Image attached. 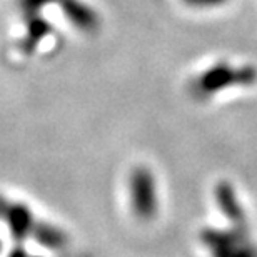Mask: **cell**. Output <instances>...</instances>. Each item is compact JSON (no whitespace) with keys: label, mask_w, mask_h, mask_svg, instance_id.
Masks as SVG:
<instances>
[{"label":"cell","mask_w":257,"mask_h":257,"mask_svg":"<svg viewBox=\"0 0 257 257\" xmlns=\"http://www.w3.org/2000/svg\"><path fill=\"white\" fill-rule=\"evenodd\" d=\"M182 2L194 9H214L224 5L227 0H182Z\"/></svg>","instance_id":"cell-9"},{"label":"cell","mask_w":257,"mask_h":257,"mask_svg":"<svg viewBox=\"0 0 257 257\" xmlns=\"http://www.w3.org/2000/svg\"><path fill=\"white\" fill-rule=\"evenodd\" d=\"M52 2H57V0H20V7L25 10V14H37V10L40 7L47 4H52Z\"/></svg>","instance_id":"cell-8"},{"label":"cell","mask_w":257,"mask_h":257,"mask_svg":"<svg viewBox=\"0 0 257 257\" xmlns=\"http://www.w3.org/2000/svg\"><path fill=\"white\" fill-rule=\"evenodd\" d=\"M200 240L210 252L217 255H242L254 254L252 249H247L244 232L239 229L232 230H217V229H204L200 232Z\"/></svg>","instance_id":"cell-4"},{"label":"cell","mask_w":257,"mask_h":257,"mask_svg":"<svg viewBox=\"0 0 257 257\" xmlns=\"http://www.w3.org/2000/svg\"><path fill=\"white\" fill-rule=\"evenodd\" d=\"M128 194L134 214L142 220H152L159 212L156 176L147 167H136L128 179Z\"/></svg>","instance_id":"cell-3"},{"label":"cell","mask_w":257,"mask_h":257,"mask_svg":"<svg viewBox=\"0 0 257 257\" xmlns=\"http://www.w3.org/2000/svg\"><path fill=\"white\" fill-rule=\"evenodd\" d=\"M50 30H52V27H50L45 20L39 19V17H30L29 34H27V37L22 40V44H20V49L27 54L32 52L35 49V45L39 44V40H42L45 35H49Z\"/></svg>","instance_id":"cell-7"},{"label":"cell","mask_w":257,"mask_h":257,"mask_svg":"<svg viewBox=\"0 0 257 257\" xmlns=\"http://www.w3.org/2000/svg\"><path fill=\"white\" fill-rule=\"evenodd\" d=\"M214 197L217 202L220 212L225 215V219L234 225V229L245 230V210L240 205L234 186L227 181H220L214 187Z\"/></svg>","instance_id":"cell-5"},{"label":"cell","mask_w":257,"mask_h":257,"mask_svg":"<svg viewBox=\"0 0 257 257\" xmlns=\"http://www.w3.org/2000/svg\"><path fill=\"white\" fill-rule=\"evenodd\" d=\"M65 17L82 32H95L100 27V17L94 9L80 0H57Z\"/></svg>","instance_id":"cell-6"},{"label":"cell","mask_w":257,"mask_h":257,"mask_svg":"<svg viewBox=\"0 0 257 257\" xmlns=\"http://www.w3.org/2000/svg\"><path fill=\"white\" fill-rule=\"evenodd\" d=\"M0 219H4L9 224L15 245H19V247L22 245L27 235H34L35 240H39L42 245H47L50 249L62 250L67 247V237L62 230L54 227V225L35 220L34 214L24 204H15L0 197Z\"/></svg>","instance_id":"cell-1"},{"label":"cell","mask_w":257,"mask_h":257,"mask_svg":"<svg viewBox=\"0 0 257 257\" xmlns=\"http://www.w3.org/2000/svg\"><path fill=\"white\" fill-rule=\"evenodd\" d=\"M257 82V69L252 65H230L227 62L214 64L194 79L192 94L202 99L214 94L232 89V87H249Z\"/></svg>","instance_id":"cell-2"}]
</instances>
